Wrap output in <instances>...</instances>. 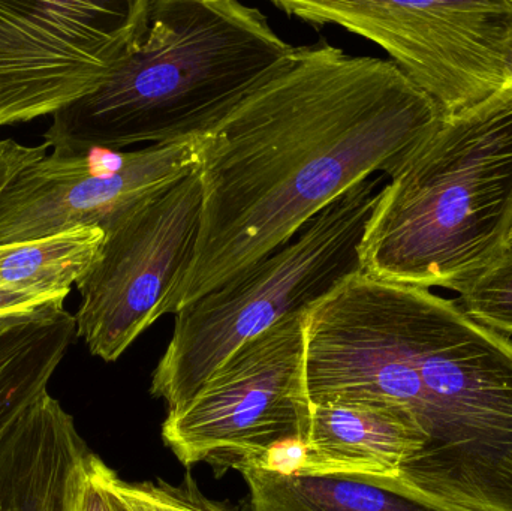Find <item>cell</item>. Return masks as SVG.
Segmentation results:
<instances>
[{
    "instance_id": "6da1fadb",
    "label": "cell",
    "mask_w": 512,
    "mask_h": 511,
    "mask_svg": "<svg viewBox=\"0 0 512 511\" xmlns=\"http://www.w3.org/2000/svg\"><path fill=\"white\" fill-rule=\"evenodd\" d=\"M442 117L391 60L324 41L295 47L204 135L200 236L176 314L373 173L391 176Z\"/></svg>"
},
{
    "instance_id": "7a4b0ae2",
    "label": "cell",
    "mask_w": 512,
    "mask_h": 511,
    "mask_svg": "<svg viewBox=\"0 0 512 511\" xmlns=\"http://www.w3.org/2000/svg\"><path fill=\"white\" fill-rule=\"evenodd\" d=\"M304 342L310 404L385 405L423 432L387 482L454 511H512L508 336L456 300L358 273L307 311Z\"/></svg>"
},
{
    "instance_id": "3957f363",
    "label": "cell",
    "mask_w": 512,
    "mask_h": 511,
    "mask_svg": "<svg viewBox=\"0 0 512 511\" xmlns=\"http://www.w3.org/2000/svg\"><path fill=\"white\" fill-rule=\"evenodd\" d=\"M295 47L237 0H147L125 59L95 92L53 114V152L123 150L204 137Z\"/></svg>"
},
{
    "instance_id": "277c9868",
    "label": "cell",
    "mask_w": 512,
    "mask_h": 511,
    "mask_svg": "<svg viewBox=\"0 0 512 511\" xmlns=\"http://www.w3.org/2000/svg\"><path fill=\"white\" fill-rule=\"evenodd\" d=\"M512 87L442 117L379 191L360 245L361 273L459 291L508 249Z\"/></svg>"
},
{
    "instance_id": "5b68a950",
    "label": "cell",
    "mask_w": 512,
    "mask_h": 511,
    "mask_svg": "<svg viewBox=\"0 0 512 511\" xmlns=\"http://www.w3.org/2000/svg\"><path fill=\"white\" fill-rule=\"evenodd\" d=\"M367 179L310 219L242 275L176 314L150 392L168 411L185 405L242 345L288 315L307 312L361 273L360 245L378 200Z\"/></svg>"
},
{
    "instance_id": "8992f818",
    "label": "cell",
    "mask_w": 512,
    "mask_h": 511,
    "mask_svg": "<svg viewBox=\"0 0 512 511\" xmlns=\"http://www.w3.org/2000/svg\"><path fill=\"white\" fill-rule=\"evenodd\" d=\"M306 314L246 342L185 405L168 411L162 438L185 467L271 468L286 449L306 444Z\"/></svg>"
},
{
    "instance_id": "52a82bcc",
    "label": "cell",
    "mask_w": 512,
    "mask_h": 511,
    "mask_svg": "<svg viewBox=\"0 0 512 511\" xmlns=\"http://www.w3.org/2000/svg\"><path fill=\"white\" fill-rule=\"evenodd\" d=\"M288 17L339 26L375 42L426 93L442 116H454L505 89L512 0H274Z\"/></svg>"
},
{
    "instance_id": "ba28073f",
    "label": "cell",
    "mask_w": 512,
    "mask_h": 511,
    "mask_svg": "<svg viewBox=\"0 0 512 511\" xmlns=\"http://www.w3.org/2000/svg\"><path fill=\"white\" fill-rule=\"evenodd\" d=\"M203 210L200 173L177 180L105 228L98 260L77 284V338L116 362L159 318L176 314Z\"/></svg>"
},
{
    "instance_id": "9c48e42d",
    "label": "cell",
    "mask_w": 512,
    "mask_h": 511,
    "mask_svg": "<svg viewBox=\"0 0 512 511\" xmlns=\"http://www.w3.org/2000/svg\"><path fill=\"white\" fill-rule=\"evenodd\" d=\"M147 0H0V126L59 113L131 51Z\"/></svg>"
},
{
    "instance_id": "30bf717a",
    "label": "cell",
    "mask_w": 512,
    "mask_h": 511,
    "mask_svg": "<svg viewBox=\"0 0 512 511\" xmlns=\"http://www.w3.org/2000/svg\"><path fill=\"white\" fill-rule=\"evenodd\" d=\"M203 138L138 150L51 152L27 165L0 194V245L77 227L102 231L198 170Z\"/></svg>"
},
{
    "instance_id": "8fae6325",
    "label": "cell",
    "mask_w": 512,
    "mask_h": 511,
    "mask_svg": "<svg viewBox=\"0 0 512 511\" xmlns=\"http://www.w3.org/2000/svg\"><path fill=\"white\" fill-rule=\"evenodd\" d=\"M424 435L405 411L373 404H310L295 474L397 480L417 461Z\"/></svg>"
},
{
    "instance_id": "7c38bea8",
    "label": "cell",
    "mask_w": 512,
    "mask_h": 511,
    "mask_svg": "<svg viewBox=\"0 0 512 511\" xmlns=\"http://www.w3.org/2000/svg\"><path fill=\"white\" fill-rule=\"evenodd\" d=\"M75 338L65 300L0 315V438L47 392Z\"/></svg>"
},
{
    "instance_id": "4fadbf2b",
    "label": "cell",
    "mask_w": 512,
    "mask_h": 511,
    "mask_svg": "<svg viewBox=\"0 0 512 511\" xmlns=\"http://www.w3.org/2000/svg\"><path fill=\"white\" fill-rule=\"evenodd\" d=\"M252 511H454L424 500L387 480L303 476L271 468L243 467Z\"/></svg>"
},
{
    "instance_id": "5bb4252c",
    "label": "cell",
    "mask_w": 512,
    "mask_h": 511,
    "mask_svg": "<svg viewBox=\"0 0 512 511\" xmlns=\"http://www.w3.org/2000/svg\"><path fill=\"white\" fill-rule=\"evenodd\" d=\"M105 233L77 227L29 242L0 245V287L65 300L98 260Z\"/></svg>"
},
{
    "instance_id": "9a60e30c",
    "label": "cell",
    "mask_w": 512,
    "mask_h": 511,
    "mask_svg": "<svg viewBox=\"0 0 512 511\" xmlns=\"http://www.w3.org/2000/svg\"><path fill=\"white\" fill-rule=\"evenodd\" d=\"M457 305L487 329L512 335V249L459 291Z\"/></svg>"
},
{
    "instance_id": "2e32d148",
    "label": "cell",
    "mask_w": 512,
    "mask_h": 511,
    "mask_svg": "<svg viewBox=\"0 0 512 511\" xmlns=\"http://www.w3.org/2000/svg\"><path fill=\"white\" fill-rule=\"evenodd\" d=\"M65 511H150L98 455L89 450L78 462Z\"/></svg>"
},
{
    "instance_id": "e0dca14e",
    "label": "cell",
    "mask_w": 512,
    "mask_h": 511,
    "mask_svg": "<svg viewBox=\"0 0 512 511\" xmlns=\"http://www.w3.org/2000/svg\"><path fill=\"white\" fill-rule=\"evenodd\" d=\"M131 488L150 511H230L204 497L191 477L183 480L180 485L156 480L131 483Z\"/></svg>"
},
{
    "instance_id": "ac0fdd59",
    "label": "cell",
    "mask_w": 512,
    "mask_h": 511,
    "mask_svg": "<svg viewBox=\"0 0 512 511\" xmlns=\"http://www.w3.org/2000/svg\"><path fill=\"white\" fill-rule=\"evenodd\" d=\"M47 144L24 146L12 138L0 140V194L27 165L47 155Z\"/></svg>"
},
{
    "instance_id": "d6986e66",
    "label": "cell",
    "mask_w": 512,
    "mask_h": 511,
    "mask_svg": "<svg viewBox=\"0 0 512 511\" xmlns=\"http://www.w3.org/2000/svg\"><path fill=\"white\" fill-rule=\"evenodd\" d=\"M48 297L38 296V294L23 293V291L8 290L0 287V315L12 314V312L29 311V309L38 308L45 303L54 302Z\"/></svg>"
},
{
    "instance_id": "ffe728a7",
    "label": "cell",
    "mask_w": 512,
    "mask_h": 511,
    "mask_svg": "<svg viewBox=\"0 0 512 511\" xmlns=\"http://www.w3.org/2000/svg\"><path fill=\"white\" fill-rule=\"evenodd\" d=\"M504 84L505 89L512 87V35L508 44L507 57H505Z\"/></svg>"
},
{
    "instance_id": "44dd1931",
    "label": "cell",
    "mask_w": 512,
    "mask_h": 511,
    "mask_svg": "<svg viewBox=\"0 0 512 511\" xmlns=\"http://www.w3.org/2000/svg\"><path fill=\"white\" fill-rule=\"evenodd\" d=\"M508 249H512V230L510 234V240H508Z\"/></svg>"
}]
</instances>
